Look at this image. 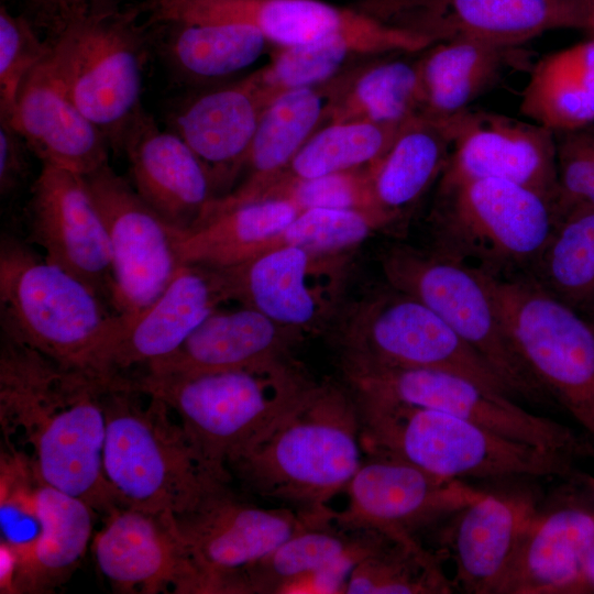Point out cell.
Here are the masks:
<instances>
[{
	"label": "cell",
	"mask_w": 594,
	"mask_h": 594,
	"mask_svg": "<svg viewBox=\"0 0 594 594\" xmlns=\"http://www.w3.org/2000/svg\"><path fill=\"white\" fill-rule=\"evenodd\" d=\"M302 332L242 306L211 312L170 355L151 363L152 374H193L254 369L289 359Z\"/></svg>",
	"instance_id": "cell-27"
},
{
	"label": "cell",
	"mask_w": 594,
	"mask_h": 594,
	"mask_svg": "<svg viewBox=\"0 0 594 594\" xmlns=\"http://www.w3.org/2000/svg\"><path fill=\"white\" fill-rule=\"evenodd\" d=\"M229 300L219 268L182 264L148 307L131 316L118 315L117 332L102 352L96 372L111 377L170 355L211 312Z\"/></svg>",
	"instance_id": "cell-21"
},
{
	"label": "cell",
	"mask_w": 594,
	"mask_h": 594,
	"mask_svg": "<svg viewBox=\"0 0 594 594\" xmlns=\"http://www.w3.org/2000/svg\"><path fill=\"white\" fill-rule=\"evenodd\" d=\"M48 43L41 40L25 14L0 8V116L10 118L20 87L46 56Z\"/></svg>",
	"instance_id": "cell-44"
},
{
	"label": "cell",
	"mask_w": 594,
	"mask_h": 594,
	"mask_svg": "<svg viewBox=\"0 0 594 594\" xmlns=\"http://www.w3.org/2000/svg\"><path fill=\"white\" fill-rule=\"evenodd\" d=\"M40 534L18 569L14 593H48L63 584L84 557L91 538L94 508L44 482L36 491Z\"/></svg>",
	"instance_id": "cell-34"
},
{
	"label": "cell",
	"mask_w": 594,
	"mask_h": 594,
	"mask_svg": "<svg viewBox=\"0 0 594 594\" xmlns=\"http://www.w3.org/2000/svg\"><path fill=\"white\" fill-rule=\"evenodd\" d=\"M573 483L578 484L582 488L584 495L594 504V476L578 471Z\"/></svg>",
	"instance_id": "cell-50"
},
{
	"label": "cell",
	"mask_w": 594,
	"mask_h": 594,
	"mask_svg": "<svg viewBox=\"0 0 594 594\" xmlns=\"http://www.w3.org/2000/svg\"><path fill=\"white\" fill-rule=\"evenodd\" d=\"M537 513L535 502L526 495L484 492L452 514L443 540L455 565V588L498 594Z\"/></svg>",
	"instance_id": "cell-23"
},
{
	"label": "cell",
	"mask_w": 594,
	"mask_h": 594,
	"mask_svg": "<svg viewBox=\"0 0 594 594\" xmlns=\"http://www.w3.org/2000/svg\"><path fill=\"white\" fill-rule=\"evenodd\" d=\"M344 493L346 506L330 512L337 522L420 543L415 536L419 529L450 517L484 492L404 461L365 454Z\"/></svg>",
	"instance_id": "cell-16"
},
{
	"label": "cell",
	"mask_w": 594,
	"mask_h": 594,
	"mask_svg": "<svg viewBox=\"0 0 594 594\" xmlns=\"http://www.w3.org/2000/svg\"><path fill=\"white\" fill-rule=\"evenodd\" d=\"M364 454L396 459L447 479L560 477L575 460L518 442L454 415L353 392Z\"/></svg>",
	"instance_id": "cell-4"
},
{
	"label": "cell",
	"mask_w": 594,
	"mask_h": 594,
	"mask_svg": "<svg viewBox=\"0 0 594 594\" xmlns=\"http://www.w3.org/2000/svg\"><path fill=\"white\" fill-rule=\"evenodd\" d=\"M169 24L161 50L168 65L188 79H211L234 74L263 53L266 37L257 29L238 23Z\"/></svg>",
	"instance_id": "cell-38"
},
{
	"label": "cell",
	"mask_w": 594,
	"mask_h": 594,
	"mask_svg": "<svg viewBox=\"0 0 594 594\" xmlns=\"http://www.w3.org/2000/svg\"><path fill=\"white\" fill-rule=\"evenodd\" d=\"M387 285L432 309L497 373L510 394L546 403L497 308L485 276L431 249L389 248L381 260Z\"/></svg>",
	"instance_id": "cell-9"
},
{
	"label": "cell",
	"mask_w": 594,
	"mask_h": 594,
	"mask_svg": "<svg viewBox=\"0 0 594 594\" xmlns=\"http://www.w3.org/2000/svg\"><path fill=\"white\" fill-rule=\"evenodd\" d=\"M422 103L418 61H386L359 77L344 101L333 109L332 122L403 125L421 114Z\"/></svg>",
	"instance_id": "cell-39"
},
{
	"label": "cell",
	"mask_w": 594,
	"mask_h": 594,
	"mask_svg": "<svg viewBox=\"0 0 594 594\" xmlns=\"http://www.w3.org/2000/svg\"><path fill=\"white\" fill-rule=\"evenodd\" d=\"M437 189L430 249L493 278L527 275L559 221L550 200L512 182Z\"/></svg>",
	"instance_id": "cell-7"
},
{
	"label": "cell",
	"mask_w": 594,
	"mask_h": 594,
	"mask_svg": "<svg viewBox=\"0 0 594 594\" xmlns=\"http://www.w3.org/2000/svg\"><path fill=\"white\" fill-rule=\"evenodd\" d=\"M8 119L42 164L81 176L109 164L108 141L67 96L46 56L22 82Z\"/></svg>",
	"instance_id": "cell-24"
},
{
	"label": "cell",
	"mask_w": 594,
	"mask_h": 594,
	"mask_svg": "<svg viewBox=\"0 0 594 594\" xmlns=\"http://www.w3.org/2000/svg\"><path fill=\"white\" fill-rule=\"evenodd\" d=\"M103 472L121 507L176 517L229 488L169 407L113 376L103 394Z\"/></svg>",
	"instance_id": "cell-3"
},
{
	"label": "cell",
	"mask_w": 594,
	"mask_h": 594,
	"mask_svg": "<svg viewBox=\"0 0 594 594\" xmlns=\"http://www.w3.org/2000/svg\"><path fill=\"white\" fill-rule=\"evenodd\" d=\"M403 125L332 122L302 145L283 173L314 178L369 166L386 153Z\"/></svg>",
	"instance_id": "cell-41"
},
{
	"label": "cell",
	"mask_w": 594,
	"mask_h": 594,
	"mask_svg": "<svg viewBox=\"0 0 594 594\" xmlns=\"http://www.w3.org/2000/svg\"><path fill=\"white\" fill-rule=\"evenodd\" d=\"M356 393L441 410L505 438L578 460L594 459V443L571 428L529 413L508 396L464 376L435 369H385L342 364Z\"/></svg>",
	"instance_id": "cell-12"
},
{
	"label": "cell",
	"mask_w": 594,
	"mask_h": 594,
	"mask_svg": "<svg viewBox=\"0 0 594 594\" xmlns=\"http://www.w3.org/2000/svg\"><path fill=\"white\" fill-rule=\"evenodd\" d=\"M111 377L64 365L1 333L0 425L42 482L107 515L121 507L103 472Z\"/></svg>",
	"instance_id": "cell-1"
},
{
	"label": "cell",
	"mask_w": 594,
	"mask_h": 594,
	"mask_svg": "<svg viewBox=\"0 0 594 594\" xmlns=\"http://www.w3.org/2000/svg\"><path fill=\"white\" fill-rule=\"evenodd\" d=\"M32 24L55 33L69 21L77 18L117 8L114 0H25Z\"/></svg>",
	"instance_id": "cell-47"
},
{
	"label": "cell",
	"mask_w": 594,
	"mask_h": 594,
	"mask_svg": "<svg viewBox=\"0 0 594 594\" xmlns=\"http://www.w3.org/2000/svg\"><path fill=\"white\" fill-rule=\"evenodd\" d=\"M554 134L560 220L576 206H594V123Z\"/></svg>",
	"instance_id": "cell-45"
},
{
	"label": "cell",
	"mask_w": 594,
	"mask_h": 594,
	"mask_svg": "<svg viewBox=\"0 0 594 594\" xmlns=\"http://www.w3.org/2000/svg\"><path fill=\"white\" fill-rule=\"evenodd\" d=\"M324 110L322 96L314 87L287 91L262 112L243 167L246 177L233 191L215 198L205 209L201 221L255 201L283 172L308 141Z\"/></svg>",
	"instance_id": "cell-31"
},
{
	"label": "cell",
	"mask_w": 594,
	"mask_h": 594,
	"mask_svg": "<svg viewBox=\"0 0 594 594\" xmlns=\"http://www.w3.org/2000/svg\"><path fill=\"white\" fill-rule=\"evenodd\" d=\"M124 377L169 407L208 465L229 483V458L314 383L290 359L254 369Z\"/></svg>",
	"instance_id": "cell-5"
},
{
	"label": "cell",
	"mask_w": 594,
	"mask_h": 594,
	"mask_svg": "<svg viewBox=\"0 0 594 594\" xmlns=\"http://www.w3.org/2000/svg\"><path fill=\"white\" fill-rule=\"evenodd\" d=\"M356 400L348 386L312 383L227 469L258 497L320 515L344 493L364 457Z\"/></svg>",
	"instance_id": "cell-2"
},
{
	"label": "cell",
	"mask_w": 594,
	"mask_h": 594,
	"mask_svg": "<svg viewBox=\"0 0 594 594\" xmlns=\"http://www.w3.org/2000/svg\"><path fill=\"white\" fill-rule=\"evenodd\" d=\"M580 1L581 3H583L584 6H586L587 8L591 9L592 11V15H593V11H594V0H578Z\"/></svg>",
	"instance_id": "cell-51"
},
{
	"label": "cell",
	"mask_w": 594,
	"mask_h": 594,
	"mask_svg": "<svg viewBox=\"0 0 594 594\" xmlns=\"http://www.w3.org/2000/svg\"><path fill=\"white\" fill-rule=\"evenodd\" d=\"M442 119L451 148L438 188L472 179H502L537 191L556 208L557 147L552 130L530 120L470 108Z\"/></svg>",
	"instance_id": "cell-17"
},
{
	"label": "cell",
	"mask_w": 594,
	"mask_h": 594,
	"mask_svg": "<svg viewBox=\"0 0 594 594\" xmlns=\"http://www.w3.org/2000/svg\"><path fill=\"white\" fill-rule=\"evenodd\" d=\"M132 186L176 232L196 227L216 198L213 177L175 132L163 131L142 108L123 135Z\"/></svg>",
	"instance_id": "cell-22"
},
{
	"label": "cell",
	"mask_w": 594,
	"mask_h": 594,
	"mask_svg": "<svg viewBox=\"0 0 594 594\" xmlns=\"http://www.w3.org/2000/svg\"><path fill=\"white\" fill-rule=\"evenodd\" d=\"M262 199L287 200L299 211L312 208L354 209L385 216L375 205L370 165L314 178H297L282 173L256 200Z\"/></svg>",
	"instance_id": "cell-43"
},
{
	"label": "cell",
	"mask_w": 594,
	"mask_h": 594,
	"mask_svg": "<svg viewBox=\"0 0 594 594\" xmlns=\"http://www.w3.org/2000/svg\"><path fill=\"white\" fill-rule=\"evenodd\" d=\"M299 212L290 201L262 199L215 215L191 230L176 232L179 262L213 268L241 264L258 255Z\"/></svg>",
	"instance_id": "cell-35"
},
{
	"label": "cell",
	"mask_w": 594,
	"mask_h": 594,
	"mask_svg": "<svg viewBox=\"0 0 594 594\" xmlns=\"http://www.w3.org/2000/svg\"><path fill=\"white\" fill-rule=\"evenodd\" d=\"M356 307L338 337L341 364L385 369H435L510 396L492 366L432 309L387 285Z\"/></svg>",
	"instance_id": "cell-11"
},
{
	"label": "cell",
	"mask_w": 594,
	"mask_h": 594,
	"mask_svg": "<svg viewBox=\"0 0 594 594\" xmlns=\"http://www.w3.org/2000/svg\"><path fill=\"white\" fill-rule=\"evenodd\" d=\"M455 590L440 557L421 543L388 538L350 573L346 594H450Z\"/></svg>",
	"instance_id": "cell-40"
},
{
	"label": "cell",
	"mask_w": 594,
	"mask_h": 594,
	"mask_svg": "<svg viewBox=\"0 0 594 594\" xmlns=\"http://www.w3.org/2000/svg\"><path fill=\"white\" fill-rule=\"evenodd\" d=\"M593 544L594 504L586 496L538 512L498 594H580L582 565Z\"/></svg>",
	"instance_id": "cell-26"
},
{
	"label": "cell",
	"mask_w": 594,
	"mask_h": 594,
	"mask_svg": "<svg viewBox=\"0 0 594 594\" xmlns=\"http://www.w3.org/2000/svg\"><path fill=\"white\" fill-rule=\"evenodd\" d=\"M392 224L387 217L374 211L307 209L271 238L260 254L280 246H296L323 254L349 253L375 232Z\"/></svg>",
	"instance_id": "cell-42"
},
{
	"label": "cell",
	"mask_w": 594,
	"mask_h": 594,
	"mask_svg": "<svg viewBox=\"0 0 594 594\" xmlns=\"http://www.w3.org/2000/svg\"><path fill=\"white\" fill-rule=\"evenodd\" d=\"M103 220L112 260L110 308L131 316L148 307L182 266L173 230L109 164L84 176Z\"/></svg>",
	"instance_id": "cell-13"
},
{
	"label": "cell",
	"mask_w": 594,
	"mask_h": 594,
	"mask_svg": "<svg viewBox=\"0 0 594 594\" xmlns=\"http://www.w3.org/2000/svg\"><path fill=\"white\" fill-rule=\"evenodd\" d=\"M151 11L156 22L251 25L282 47L362 30L375 22L363 11L321 0H152Z\"/></svg>",
	"instance_id": "cell-25"
},
{
	"label": "cell",
	"mask_w": 594,
	"mask_h": 594,
	"mask_svg": "<svg viewBox=\"0 0 594 594\" xmlns=\"http://www.w3.org/2000/svg\"><path fill=\"white\" fill-rule=\"evenodd\" d=\"M427 46L426 40L376 20L362 30L338 32L284 47L268 66L245 80L265 109L287 91L312 87L328 79L354 53H415Z\"/></svg>",
	"instance_id": "cell-30"
},
{
	"label": "cell",
	"mask_w": 594,
	"mask_h": 594,
	"mask_svg": "<svg viewBox=\"0 0 594 594\" xmlns=\"http://www.w3.org/2000/svg\"><path fill=\"white\" fill-rule=\"evenodd\" d=\"M594 593V544L587 552L581 571L580 594Z\"/></svg>",
	"instance_id": "cell-49"
},
{
	"label": "cell",
	"mask_w": 594,
	"mask_h": 594,
	"mask_svg": "<svg viewBox=\"0 0 594 594\" xmlns=\"http://www.w3.org/2000/svg\"><path fill=\"white\" fill-rule=\"evenodd\" d=\"M520 112L553 132L594 123V40L539 59L522 90Z\"/></svg>",
	"instance_id": "cell-36"
},
{
	"label": "cell",
	"mask_w": 594,
	"mask_h": 594,
	"mask_svg": "<svg viewBox=\"0 0 594 594\" xmlns=\"http://www.w3.org/2000/svg\"><path fill=\"white\" fill-rule=\"evenodd\" d=\"M484 275V274H483ZM524 362L594 443V331L527 275H484Z\"/></svg>",
	"instance_id": "cell-10"
},
{
	"label": "cell",
	"mask_w": 594,
	"mask_h": 594,
	"mask_svg": "<svg viewBox=\"0 0 594 594\" xmlns=\"http://www.w3.org/2000/svg\"><path fill=\"white\" fill-rule=\"evenodd\" d=\"M31 152L11 121L0 116V194L2 198L12 196L26 183L29 155Z\"/></svg>",
	"instance_id": "cell-46"
},
{
	"label": "cell",
	"mask_w": 594,
	"mask_h": 594,
	"mask_svg": "<svg viewBox=\"0 0 594 594\" xmlns=\"http://www.w3.org/2000/svg\"><path fill=\"white\" fill-rule=\"evenodd\" d=\"M584 320L591 326L592 330L594 331V312L586 317Z\"/></svg>",
	"instance_id": "cell-52"
},
{
	"label": "cell",
	"mask_w": 594,
	"mask_h": 594,
	"mask_svg": "<svg viewBox=\"0 0 594 594\" xmlns=\"http://www.w3.org/2000/svg\"><path fill=\"white\" fill-rule=\"evenodd\" d=\"M28 241L110 307L113 271L103 220L84 176L43 164L26 206Z\"/></svg>",
	"instance_id": "cell-18"
},
{
	"label": "cell",
	"mask_w": 594,
	"mask_h": 594,
	"mask_svg": "<svg viewBox=\"0 0 594 594\" xmlns=\"http://www.w3.org/2000/svg\"><path fill=\"white\" fill-rule=\"evenodd\" d=\"M527 276L583 319L594 312V206L558 221Z\"/></svg>",
	"instance_id": "cell-37"
},
{
	"label": "cell",
	"mask_w": 594,
	"mask_h": 594,
	"mask_svg": "<svg viewBox=\"0 0 594 594\" xmlns=\"http://www.w3.org/2000/svg\"><path fill=\"white\" fill-rule=\"evenodd\" d=\"M330 512L310 515L299 531L235 574L224 594H282L292 582L326 568L353 570L391 538L375 530L343 526Z\"/></svg>",
	"instance_id": "cell-28"
},
{
	"label": "cell",
	"mask_w": 594,
	"mask_h": 594,
	"mask_svg": "<svg viewBox=\"0 0 594 594\" xmlns=\"http://www.w3.org/2000/svg\"><path fill=\"white\" fill-rule=\"evenodd\" d=\"M377 20L430 44L472 37L522 43L557 29H590L592 11L578 0H370Z\"/></svg>",
	"instance_id": "cell-14"
},
{
	"label": "cell",
	"mask_w": 594,
	"mask_h": 594,
	"mask_svg": "<svg viewBox=\"0 0 594 594\" xmlns=\"http://www.w3.org/2000/svg\"><path fill=\"white\" fill-rule=\"evenodd\" d=\"M428 48L418 64L424 94L421 114L431 118H447L469 109L521 59L519 46L472 37L440 41Z\"/></svg>",
	"instance_id": "cell-32"
},
{
	"label": "cell",
	"mask_w": 594,
	"mask_h": 594,
	"mask_svg": "<svg viewBox=\"0 0 594 594\" xmlns=\"http://www.w3.org/2000/svg\"><path fill=\"white\" fill-rule=\"evenodd\" d=\"M108 308L86 284L29 244L1 237L2 334L64 365L95 372L119 326V316Z\"/></svg>",
	"instance_id": "cell-6"
},
{
	"label": "cell",
	"mask_w": 594,
	"mask_h": 594,
	"mask_svg": "<svg viewBox=\"0 0 594 594\" xmlns=\"http://www.w3.org/2000/svg\"><path fill=\"white\" fill-rule=\"evenodd\" d=\"M92 549L116 592L202 594L200 573L172 514L119 507L108 514Z\"/></svg>",
	"instance_id": "cell-20"
},
{
	"label": "cell",
	"mask_w": 594,
	"mask_h": 594,
	"mask_svg": "<svg viewBox=\"0 0 594 594\" xmlns=\"http://www.w3.org/2000/svg\"><path fill=\"white\" fill-rule=\"evenodd\" d=\"M350 253L323 254L280 246L219 270L230 300L305 333L321 329L334 315Z\"/></svg>",
	"instance_id": "cell-15"
},
{
	"label": "cell",
	"mask_w": 594,
	"mask_h": 594,
	"mask_svg": "<svg viewBox=\"0 0 594 594\" xmlns=\"http://www.w3.org/2000/svg\"><path fill=\"white\" fill-rule=\"evenodd\" d=\"M310 516L292 507H261L229 488L194 512L176 517L200 573L202 594H224L229 581L307 525Z\"/></svg>",
	"instance_id": "cell-19"
},
{
	"label": "cell",
	"mask_w": 594,
	"mask_h": 594,
	"mask_svg": "<svg viewBox=\"0 0 594 594\" xmlns=\"http://www.w3.org/2000/svg\"><path fill=\"white\" fill-rule=\"evenodd\" d=\"M45 40L46 61L67 96L120 152L125 130L143 108L148 50L138 12L113 8L87 14Z\"/></svg>",
	"instance_id": "cell-8"
},
{
	"label": "cell",
	"mask_w": 594,
	"mask_h": 594,
	"mask_svg": "<svg viewBox=\"0 0 594 594\" xmlns=\"http://www.w3.org/2000/svg\"><path fill=\"white\" fill-rule=\"evenodd\" d=\"M263 110L244 78L182 103L172 114V131L208 167L216 187L222 186L243 168Z\"/></svg>",
	"instance_id": "cell-29"
},
{
	"label": "cell",
	"mask_w": 594,
	"mask_h": 594,
	"mask_svg": "<svg viewBox=\"0 0 594 594\" xmlns=\"http://www.w3.org/2000/svg\"><path fill=\"white\" fill-rule=\"evenodd\" d=\"M18 571V557L14 550L4 542L0 543V592L14 593V582Z\"/></svg>",
	"instance_id": "cell-48"
},
{
	"label": "cell",
	"mask_w": 594,
	"mask_h": 594,
	"mask_svg": "<svg viewBox=\"0 0 594 594\" xmlns=\"http://www.w3.org/2000/svg\"><path fill=\"white\" fill-rule=\"evenodd\" d=\"M451 148L442 118L417 116L403 125L386 153L370 165L377 209L395 223L440 179Z\"/></svg>",
	"instance_id": "cell-33"
},
{
	"label": "cell",
	"mask_w": 594,
	"mask_h": 594,
	"mask_svg": "<svg viewBox=\"0 0 594 594\" xmlns=\"http://www.w3.org/2000/svg\"><path fill=\"white\" fill-rule=\"evenodd\" d=\"M590 30L594 31V11H593V15H592V23H591Z\"/></svg>",
	"instance_id": "cell-53"
}]
</instances>
